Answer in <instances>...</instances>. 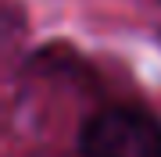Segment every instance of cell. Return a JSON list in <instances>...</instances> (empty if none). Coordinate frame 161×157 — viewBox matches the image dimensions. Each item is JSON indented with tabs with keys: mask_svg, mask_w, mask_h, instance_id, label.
<instances>
[{
	"mask_svg": "<svg viewBox=\"0 0 161 157\" xmlns=\"http://www.w3.org/2000/svg\"><path fill=\"white\" fill-rule=\"evenodd\" d=\"M82 157H161V125L143 107H104L79 132Z\"/></svg>",
	"mask_w": 161,
	"mask_h": 157,
	"instance_id": "6da1fadb",
	"label": "cell"
}]
</instances>
